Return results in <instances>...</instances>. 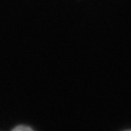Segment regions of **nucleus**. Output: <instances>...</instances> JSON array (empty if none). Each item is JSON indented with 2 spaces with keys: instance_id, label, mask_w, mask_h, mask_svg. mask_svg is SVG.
<instances>
[{
  "instance_id": "nucleus-1",
  "label": "nucleus",
  "mask_w": 131,
  "mask_h": 131,
  "mask_svg": "<svg viewBox=\"0 0 131 131\" xmlns=\"http://www.w3.org/2000/svg\"><path fill=\"white\" fill-rule=\"evenodd\" d=\"M13 131H23V130H32V128L28 126H26V125H18L17 127H14L13 129Z\"/></svg>"
}]
</instances>
